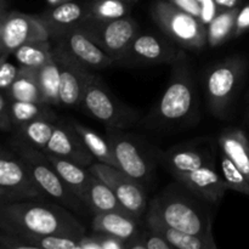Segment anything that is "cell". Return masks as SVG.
<instances>
[{
    "label": "cell",
    "mask_w": 249,
    "mask_h": 249,
    "mask_svg": "<svg viewBox=\"0 0 249 249\" xmlns=\"http://www.w3.org/2000/svg\"><path fill=\"white\" fill-rule=\"evenodd\" d=\"M83 203L87 206L91 213L100 214V213H122L126 214V215H131L119 202L117 198L116 194L113 190L105 184L102 180L95 177L94 174L91 175L89 185L85 191L84 199ZM133 216V215H131ZM135 218V216H134ZM138 219V218H136Z\"/></svg>",
    "instance_id": "obj_22"
},
{
    "label": "cell",
    "mask_w": 249,
    "mask_h": 249,
    "mask_svg": "<svg viewBox=\"0 0 249 249\" xmlns=\"http://www.w3.org/2000/svg\"><path fill=\"white\" fill-rule=\"evenodd\" d=\"M78 28L82 29L96 45L111 56L116 63L124 57L130 44L138 36V23L130 17L101 21L85 17Z\"/></svg>",
    "instance_id": "obj_8"
},
{
    "label": "cell",
    "mask_w": 249,
    "mask_h": 249,
    "mask_svg": "<svg viewBox=\"0 0 249 249\" xmlns=\"http://www.w3.org/2000/svg\"><path fill=\"white\" fill-rule=\"evenodd\" d=\"M124 1H126V0H124Z\"/></svg>",
    "instance_id": "obj_50"
},
{
    "label": "cell",
    "mask_w": 249,
    "mask_h": 249,
    "mask_svg": "<svg viewBox=\"0 0 249 249\" xmlns=\"http://www.w3.org/2000/svg\"><path fill=\"white\" fill-rule=\"evenodd\" d=\"M49 39L50 34L40 17L7 11L0 36V53L10 55L23 44Z\"/></svg>",
    "instance_id": "obj_13"
},
{
    "label": "cell",
    "mask_w": 249,
    "mask_h": 249,
    "mask_svg": "<svg viewBox=\"0 0 249 249\" xmlns=\"http://www.w3.org/2000/svg\"><path fill=\"white\" fill-rule=\"evenodd\" d=\"M95 238L99 243L100 249H124L126 248V243L114 236L106 235V233L94 232Z\"/></svg>",
    "instance_id": "obj_36"
},
{
    "label": "cell",
    "mask_w": 249,
    "mask_h": 249,
    "mask_svg": "<svg viewBox=\"0 0 249 249\" xmlns=\"http://www.w3.org/2000/svg\"><path fill=\"white\" fill-rule=\"evenodd\" d=\"M6 11H0V36H1V31H2V24H4V19H5V15H6Z\"/></svg>",
    "instance_id": "obj_44"
},
{
    "label": "cell",
    "mask_w": 249,
    "mask_h": 249,
    "mask_svg": "<svg viewBox=\"0 0 249 249\" xmlns=\"http://www.w3.org/2000/svg\"><path fill=\"white\" fill-rule=\"evenodd\" d=\"M89 172L99 178L100 180L108 185L122 206L135 218L141 219V216L147 211V195L145 192V186L139 184L134 179L129 178L125 173L122 172L113 165L105 164L101 162H94L89 168Z\"/></svg>",
    "instance_id": "obj_10"
},
{
    "label": "cell",
    "mask_w": 249,
    "mask_h": 249,
    "mask_svg": "<svg viewBox=\"0 0 249 249\" xmlns=\"http://www.w3.org/2000/svg\"><path fill=\"white\" fill-rule=\"evenodd\" d=\"M46 156L57 172V174L61 177V179L68 186V189L83 202L85 191H87V187L92 175L89 172V169L77 164V163L65 160V158L57 157L55 155L46 153Z\"/></svg>",
    "instance_id": "obj_24"
},
{
    "label": "cell",
    "mask_w": 249,
    "mask_h": 249,
    "mask_svg": "<svg viewBox=\"0 0 249 249\" xmlns=\"http://www.w3.org/2000/svg\"><path fill=\"white\" fill-rule=\"evenodd\" d=\"M248 119H249V113H248Z\"/></svg>",
    "instance_id": "obj_48"
},
{
    "label": "cell",
    "mask_w": 249,
    "mask_h": 249,
    "mask_svg": "<svg viewBox=\"0 0 249 249\" xmlns=\"http://www.w3.org/2000/svg\"><path fill=\"white\" fill-rule=\"evenodd\" d=\"M10 118L12 125L19 126L29 123L36 118H50L56 121V114L50 106L44 102L15 101L10 100Z\"/></svg>",
    "instance_id": "obj_28"
},
{
    "label": "cell",
    "mask_w": 249,
    "mask_h": 249,
    "mask_svg": "<svg viewBox=\"0 0 249 249\" xmlns=\"http://www.w3.org/2000/svg\"><path fill=\"white\" fill-rule=\"evenodd\" d=\"M138 1V0H126V2H135Z\"/></svg>",
    "instance_id": "obj_47"
},
{
    "label": "cell",
    "mask_w": 249,
    "mask_h": 249,
    "mask_svg": "<svg viewBox=\"0 0 249 249\" xmlns=\"http://www.w3.org/2000/svg\"><path fill=\"white\" fill-rule=\"evenodd\" d=\"M39 87L41 91V100L49 106L60 105V71L53 53L51 58L36 70Z\"/></svg>",
    "instance_id": "obj_26"
},
{
    "label": "cell",
    "mask_w": 249,
    "mask_h": 249,
    "mask_svg": "<svg viewBox=\"0 0 249 249\" xmlns=\"http://www.w3.org/2000/svg\"><path fill=\"white\" fill-rule=\"evenodd\" d=\"M237 7L224 9L218 12L207 27V41L211 46H219L233 36Z\"/></svg>",
    "instance_id": "obj_30"
},
{
    "label": "cell",
    "mask_w": 249,
    "mask_h": 249,
    "mask_svg": "<svg viewBox=\"0 0 249 249\" xmlns=\"http://www.w3.org/2000/svg\"><path fill=\"white\" fill-rule=\"evenodd\" d=\"M220 167L223 173V179L228 189L249 196V181L246 175L237 168V165L221 152Z\"/></svg>",
    "instance_id": "obj_33"
},
{
    "label": "cell",
    "mask_w": 249,
    "mask_h": 249,
    "mask_svg": "<svg viewBox=\"0 0 249 249\" xmlns=\"http://www.w3.org/2000/svg\"><path fill=\"white\" fill-rule=\"evenodd\" d=\"M221 152L228 156L249 181V140L245 131L237 128H226L218 139Z\"/></svg>",
    "instance_id": "obj_23"
},
{
    "label": "cell",
    "mask_w": 249,
    "mask_h": 249,
    "mask_svg": "<svg viewBox=\"0 0 249 249\" xmlns=\"http://www.w3.org/2000/svg\"><path fill=\"white\" fill-rule=\"evenodd\" d=\"M9 100L28 102H43L36 70L19 66L17 77L6 90Z\"/></svg>",
    "instance_id": "obj_25"
},
{
    "label": "cell",
    "mask_w": 249,
    "mask_h": 249,
    "mask_svg": "<svg viewBox=\"0 0 249 249\" xmlns=\"http://www.w3.org/2000/svg\"><path fill=\"white\" fill-rule=\"evenodd\" d=\"M174 178L198 198L212 206L220 203L228 190L225 181L216 173L214 165H204L194 172L175 174Z\"/></svg>",
    "instance_id": "obj_17"
},
{
    "label": "cell",
    "mask_w": 249,
    "mask_h": 249,
    "mask_svg": "<svg viewBox=\"0 0 249 249\" xmlns=\"http://www.w3.org/2000/svg\"><path fill=\"white\" fill-rule=\"evenodd\" d=\"M197 108V90L186 56L172 63L169 84L151 111L153 126L173 128L192 121Z\"/></svg>",
    "instance_id": "obj_3"
},
{
    "label": "cell",
    "mask_w": 249,
    "mask_h": 249,
    "mask_svg": "<svg viewBox=\"0 0 249 249\" xmlns=\"http://www.w3.org/2000/svg\"><path fill=\"white\" fill-rule=\"evenodd\" d=\"M80 106L106 128L126 129L139 119L138 112L119 102L96 74L90 82Z\"/></svg>",
    "instance_id": "obj_7"
},
{
    "label": "cell",
    "mask_w": 249,
    "mask_h": 249,
    "mask_svg": "<svg viewBox=\"0 0 249 249\" xmlns=\"http://www.w3.org/2000/svg\"><path fill=\"white\" fill-rule=\"evenodd\" d=\"M146 228L150 229L153 232L162 236L173 248L178 249H216L214 238L202 237V236L190 235L172 228L165 224L157 214L150 208L146 211L145 218Z\"/></svg>",
    "instance_id": "obj_18"
},
{
    "label": "cell",
    "mask_w": 249,
    "mask_h": 249,
    "mask_svg": "<svg viewBox=\"0 0 249 249\" xmlns=\"http://www.w3.org/2000/svg\"><path fill=\"white\" fill-rule=\"evenodd\" d=\"M106 139L116 158L117 168L142 186L150 184L153 164L135 139L126 135L122 129L113 128H106Z\"/></svg>",
    "instance_id": "obj_9"
},
{
    "label": "cell",
    "mask_w": 249,
    "mask_h": 249,
    "mask_svg": "<svg viewBox=\"0 0 249 249\" xmlns=\"http://www.w3.org/2000/svg\"><path fill=\"white\" fill-rule=\"evenodd\" d=\"M53 53L60 71V105L63 107L80 106L95 74L91 68L78 62L56 44H53Z\"/></svg>",
    "instance_id": "obj_11"
},
{
    "label": "cell",
    "mask_w": 249,
    "mask_h": 249,
    "mask_svg": "<svg viewBox=\"0 0 249 249\" xmlns=\"http://www.w3.org/2000/svg\"><path fill=\"white\" fill-rule=\"evenodd\" d=\"M9 97L5 96L0 90V129L2 130H10L12 126L11 118H10V101Z\"/></svg>",
    "instance_id": "obj_37"
},
{
    "label": "cell",
    "mask_w": 249,
    "mask_h": 249,
    "mask_svg": "<svg viewBox=\"0 0 249 249\" xmlns=\"http://www.w3.org/2000/svg\"><path fill=\"white\" fill-rule=\"evenodd\" d=\"M7 2L6 0H0V11H6Z\"/></svg>",
    "instance_id": "obj_45"
},
{
    "label": "cell",
    "mask_w": 249,
    "mask_h": 249,
    "mask_svg": "<svg viewBox=\"0 0 249 249\" xmlns=\"http://www.w3.org/2000/svg\"><path fill=\"white\" fill-rule=\"evenodd\" d=\"M12 55L19 66L38 70L53 56V44L50 40L31 41L17 48Z\"/></svg>",
    "instance_id": "obj_29"
},
{
    "label": "cell",
    "mask_w": 249,
    "mask_h": 249,
    "mask_svg": "<svg viewBox=\"0 0 249 249\" xmlns=\"http://www.w3.org/2000/svg\"><path fill=\"white\" fill-rule=\"evenodd\" d=\"M0 186L18 195L22 199H48L38 186L23 160H16L10 153L0 155Z\"/></svg>",
    "instance_id": "obj_15"
},
{
    "label": "cell",
    "mask_w": 249,
    "mask_h": 249,
    "mask_svg": "<svg viewBox=\"0 0 249 249\" xmlns=\"http://www.w3.org/2000/svg\"><path fill=\"white\" fill-rule=\"evenodd\" d=\"M46 1H48V4L50 5V6H56V5L63 4V2L67 1H72V0H46Z\"/></svg>",
    "instance_id": "obj_43"
},
{
    "label": "cell",
    "mask_w": 249,
    "mask_h": 249,
    "mask_svg": "<svg viewBox=\"0 0 249 249\" xmlns=\"http://www.w3.org/2000/svg\"><path fill=\"white\" fill-rule=\"evenodd\" d=\"M169 1H172L173 4L177 5L178 7H180L184 11L198 17V18L201 16L202 4L199 0H169Z\"/></svg>",
    "instance_id": "obj_39"
},
{
    "label": "cell",
    "mask_w": 249,
    "mask_h": 249,
    "mask_svg": "<svg viewBox=\"0 0 249 249\" xmlns=\"http://www.w3.org/2000/svg\"><path fill=\"white\" fill-rule=\"evenodd\" d=\"M6 53H0V90H7L17 77L18 68L7 60Z\"/></svg>",
    "instance_id": "obj_34"
},
{
    "label": "cell",
    "mask_w": 249,
    "mask_h": 249,
    "mask_svg": "<svg viewBox=\"0 0 249 249\" xmlns=\"http://www.w3.org/2000/svg\"><path fill=\"white\" fill-rule=\"evenodd\" d=\"M57 121L50 118H36L24 125L19 126L18 133L21 138L28 141L39 150L45 151L48 142L53 133V126Z\"/></svg>",
    "instance_id": "obj_31"
},
{
    "label": "cell",
    "mask_w": 249,
    "mask_h": 249,
    "mask_svg": "<svg viewBox=\"0 0 249 249\" xmlns=\"http://www.w3.org/2000/svg\"><path fill=\"white\" fill-rule=\"evenodd\" d=\"M147 208L177 230L213 238L212 204L198 198L178 180L153 198Z\"/></svg>",
    "instance_id": "obj_2"
},
{
    "label": "cell",
    "mask_w": 249,
    "mask_h": 249,
    "mask_svg": "<svg viewBox=\"0 0 249 249\" xmlns=\"http://www.w3.org/2000/svg\"><path fill=\"white\" fill-rule=\"evenodd\" d=\"M152 17L163 33L184 50L198 51L207 45V24L169 0L157 1Z\"/></svg>",
    "instance_id": "obj_5"
},
{
    "label": "cell",
    "mask_w": 249,
    "mask_h": 249,
    "mask_svg": "<svg viewBox=\"0 0 249 249\" xmlns=\"http://www.w3.org/2000/svg\"><path fill=\"white\" fill-rule=\"evenodd\" d=\"M44 152L65 158L84 168H89L96 160L71 123L56 122L53 133Z\"/></svg>",
    "instance_id": "obj_16"
},
{
    "label": "cell",
    "mask_w": 249,
    "mask_h": 249,
    "mask_svg": "<svg viewBox=\"0 0 249 249\" xmlns=\"http://www.w3.org/2000/svg\"><path fill=\"white\" fill-rule=\"evenodd\" d=\"M53 39L55 40L53 44L62 48L78 62L91 70H104L116 63L111 56L107 55L78 27H74Z\"/></svg>",
    "instance_id": "obj_14"
},
{
    "label": "cell",
    "mask_w": 249,
    "mask_h": 249,
    "mask_svg": "<svg viewBox=\"0 0 249 249\" xmlns=\"http://www.w3.org/2000/svg\"><path fill=\"white\" fill-rule=\"evenodd\" d=\"M0 228L19 237L60 236L78 241L87 235L84 225L70 209L40 198L0 203Z\"/></svg>",
    "instance_id": "obj_1"
},
{
    "label": "cell",
    "mask_w": 249,
    "mask_h": 249,
    "mask_svg": "<svg viewBox=\"0 0 249 249\" xmlns=\"http://www.w3.org/2000/svg\"><path fill=\"white\" fill-rule=\"evenodd\" d=\"M214 1L219 7H223V9H233L237 6L238 0H214Z\"/></svg>",
    "instance_id": "obj_42"
},
{
    "label": "cell",
    "mask_w": 249,
    "mask_h": 249,
    "mask_svg": "<svg viewBox=\"0 0 249 249\" xmlns=\"http://www.w3.org/2000/svg\"><path fill=\"white\" fill-rule=\"evenodd\" d=\"M91 228L94 232L114 236L128 243L141 233L140 219L122 213H100L92 218Z\"/></svg>",
    "instance_id": "obj_20"
},
{
    "label": "cell",
    "mask_w": 249,
    "mask_h": 249,
    "mask_svg": "<svg viewBox=\"0 0 249 249\" xmlns=\"http://www.w3.org/2000/svg\"><path fill=\"white\" fill-rule=\"evenodd\" d=\"M15 201H22V198L18 195L15 194V192L9 191V190L0 186V203H7V202Z\"/></svg>",
    "instance_id": "obj_41"
},
{
    "label": "cell",
    "mask_w": 249,
    "mask_h": 249,
    "mask_svg": "<svg viewBox=\"0 0 249 249\" xmlns=\"http://www.w3.org/2000/svg\"><path fill=\"white\" fill-rule=\"evenodd\" d=\"M139 240L142 242L145 249H174L162 236L151 231L148 228L142 229L141 233L139 235Z\"/></svg>",
    "instance_id": "obj_35"
},
{
    "label": "cell",
    "mask_w": 249,
    "mask_h": 249,
    "mask_svg": "<svg viewBox=\"0 0 249 249\" xmlns=\"http://www.w3.org/2000/svg\"><path fill=\"white\" fill-rule=\"evenodd\" d=\"M246 62L241 57H229L209 68L204 78L207 102L212 113L223 118L228 112L245 74Z\"/></svg>",
    "instance_id": "obj_6"
},
{
    "label": "cell",
    "mask_w": 249,
    "mask_h": 249,
    "mask_svg": "<svg viewBox=\"0 0 249 249\" xmlns=\"http://www.w3.org/2000/svg\"><path fill=\"white\" fill-rule=\"evenodd\" d=\"M0 155H7V152H5V151L0 150Z\"/></svg>",
    "instance_id": "obj_46"
},
{
    "label": "cell",
    "mask_w": 249,
    "mask_h": 249,
    "mask_svg": "<svg viewBox=\"0 0 249 249\" xmlns=\"http://www.w3.org/2000/svg\"><path fill=\"white\" fill-rule=\"evenodd\" d=\"M14 146L28 167L34 181L45 192L49 198L53 199L71 212L85 214L88 209L85 204L68 189L44 151L39 150L21 136L16 139Z\"/></svg>",
    "instance_id": "obj_4"
},
{
    "label": "cell",
    "mask_w": 249,
    "mask_h": 249,
    "mask_svg": "<svg viewBox=\"0 0 249 249\" xmlns=\"http://www.w3.org/2000/svg\"><path fill=\"white\" fill-rule=\"evenodd\" d=\"M87 16L88 10L83 9L77 2L67 1L51 6L39 17L49 31L50 38H55L74 27H78V24Z\"/></svg>",
    "instance_id": "obj_21"
},
{
    "label": "cell",
    "mask_w": 249,
    "mask_h": 249,
    "mask_svg": "<svg viewBox=\"0 0 249 249\" xmlns=\"http://www.w3.org/2000/svg\"><path fill=\"white\" fill-rule=\"evenodd\" d=\"M249 29V4L246 5L243 9L238 10V14L236 16L235 31H233V36H242L245 32Z\"/></svg>",
    "instance_id": "obj_38"
},
{
    "label": "cell",
    "mask_w": 249,
    "mask_h": 249,
    "mask_svg": "<svg viewBox=\"0 0 249 249\" xmlns=\"http://www.w3.org/2000/svg\"><path fill=\"white\" fill-rule=\"evenodd\" d=\"M202 11L201 16H199V19L203 22L204 24L208 26L209 22L216 16V6L218 5L215 4L214 0H202Z\"/></svg>",
    "instance_id": "obj_40"
},
{
    "label": "cell",
    "mask_w": 249,
    "mask_h": 249,
    "mask_svg": "<svg viewBox=\"0 0 249 249\" xmlns=\"http://www.w3.org/2000/svg\"><path fill=\"white\" fill-rule=\"evenodd\" d=\"M184 56V49L173 43L169 38L153 36V34H138L119 63L122 65L170 63L172 65Z\"/></svg>",
    "instance_id": "obj_12"
},
{
    "label": "cell",
    "mask_w": 249,
    "mask_h": 249,
    "mask_svg": "<svg viewBox=\"0 0 249 249\" xmlns=\"http://www.w3.org/2000/svg\"><path fill=\"white\" fill-rule=\"evenodd\" d=\"M160 160L173 175L194 172L204 165H214V158L211 152L194 145L179 146L162 152Z\"/></svg>",
    "instance_id": "obj_19"
},
{
    "label": "cell",
    "mask_w": 249,
    "mask_h": 249,
    "mask_svg": "<svg viewBox=\"0 0 249 249\" xmlns=\"http://www.w3.org/2000/svg\"><path fill=\"white\" fill-rule=\"evenodd\" d=\"M71 125L74 128L78 135L82 138L84 145L87 146V148L94 156L97 162L117 167L116 158H114L113 152H112V148L107 139H104L95 130L88 128L84 124L78 123V122H71Z\"/></svg>",
    "instance_id": "obj_27"
},
{
    "label": "cell",
    "mask_w": 249,
    "mask_h": 249,
    "mask_svg": "<svg viewBox=\"0 0 249 249\" xmlns=\"http://www.w3.org/2000/svg\"><path fill=\"white\" fill-rule=\"evenodd\" d=\"M128 12L129 5L124 0H96L88 9V17L109 21L125 17Z\"/></svg>",
    "instance_id": "obj_32"
},
{
    "label": "cell",
    "mask_w": 249,
    "mask_h": 249,
    "mask_svg": "<svg viewBox=\"0 0 249 249\" xmlns=\"http://www.w3.org/2000/svg\"><path fill=\"white\" fill-rule=\"evenodd\" d=\"M199 1H202V0H199Z\"/></svg>",
    "instance_id": "obj_49"
}]
</instances>
